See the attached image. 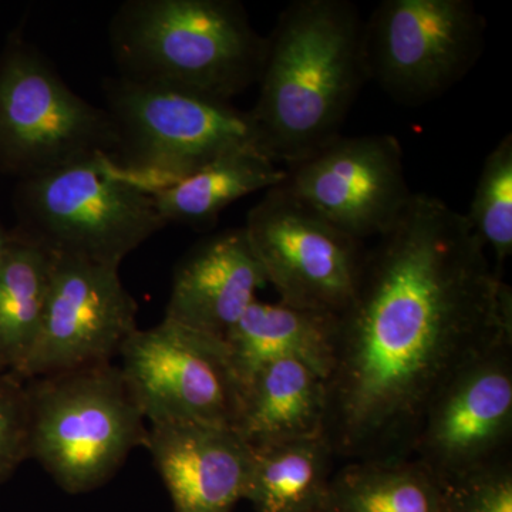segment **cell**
<instances>
[{
    "mask_svg": "<svg viewBox=\"0 0 512 512\" xmlns=\"http://www.w3.org/2000/svg\"><path fill=\"white\" fill-rule=\"evenodd\" d=\"M101 87L114 130L110 161L150 191L228 154L266 156L251 113L231 101L120 76Z\"/></svg>",
    "mask_w": 512,
    "mask_h": 512,
    "instance_id": "cell-4",
    "label": "cell"
},
{
    "mask_svg": "<svg viewBox=\"0 0 512 512\" xmlns=\"http://www.w3.org/2000/svg\"><path fill=\"white\" fill-rule=\"evenodd\" d=\"M485 32L470 0H383L365 20L367 80L402 106H423L474 69Z\"/></svg>",
    "mask_w": 512,
    "mask_h": 512,
    "instance_id": "cell-8",
    "label": "cell"
},
{
    "mask_svg": "<svg viewBox=\"0 0 512 512\" xmlns=\"http://www.w3.org/2000/svg\"><path fill=\"white\" fill-rule=\"evenodd\" d=\"M466 215L498 269L512 255V134L498 141L484 160Z\"/></svg>",
    "mask_w": 512,
    "mask_h": 512,
    "instance_id": "cell-22",
    "label": "cell"
},
{
    "mask_svg": "<svg viewBox=\"0 0 512 512\" xmlns=\"http://www.w3.org/2000/svg\"><path fill=\"white\" fill-rule=\"evenodd\" d=\"M244 500L255 512H320L335 463L325 434L251 448Z\"/></svg>",
    "mask_w": 512,
    "mask_h": 512,
    "instance_id": "cell-19",
    "label": "cell"
},
{
    "mask_svg": "<svg viewBox=\"0 0 512 512\" xmlns=\"http://www.w3.org/2000/svg\"><path fill=\"white\" fill-rule=\"evenodd\" d=\"M114 130L103 107L70 89L22 37L0 57V170L20 180L109 157Z\"/></svg>",
    "mask_w": 512,
    "mask_h": 512,
    "instance_id": "cell-7",
    "label": "cell"
},
{
    "mask_svg": "<svg viewBox=\"0 0 512 512\" xmlns=\"http://www.w3.org/2000/svg\"><path fill=\"white\" fill-rule=\"evenodd\" d=\"M335 323L336 316L256 299L224 338L241 392L262 367L282 359L301 360L328 379Z\"/></svg>",
    "mask_w": 512,
    "mask_h": 512,
    "instance_id": "cell-16",
    "label": "cell"
},
{
    "mask_svg": "<svg viewBox=\"0 0 512 512\" xmlns=\"http://www.w3.org/2000/svg\"><path fill=\"white\" fill-rule=\"evenodd\" d=\"M30 458V412L26 380L0 376V483Z\"/></svg>",
    "mask_w": 512,
    "mask_h": 512,
    "instance_id": "cell-24",
    "label": "cell"
},
{
    "mask_svg": "<svg viewBox=\"0 0 512 512\" xmlns=\"http://www.w3.org/2000/svg\"><path fill=\"white\" fill-rule=\"evenodd\" d=\"M326 380L301 360L262 367L245 387L235 433L251 448L325 434Z\"/></svg>",
    "mask_w": 512,
    "mask_h": 512,
    "instance_id": "cell-17",
    "label": "cell"
},
{
    "mask_svg": "<svg viewBox=\"0 0 512 512\" xmlns=\"http://www.w3.org/2000/svg\"><path fill=\"white\" fill-rule=\"evenodd\" d=\"M109 42L117 76L224 101L258 83L266 55L237 0H127Z\"/></svg>",
    "mask_w": 512,
    "mask_h": 512,
    "instance_id": "cell-3",
    "label": "cell"
},
{
    "mask_svg": "<svg viewBox=\"0 0 512 512\" xmlns=\"http://www.w3.org/2000/svg\"><path fill=\"white\" fill-rule=\"evenodd\" d=\"M285 168L288 190L357 241L386 234L414 194L392 134L340 136Z\"/></svg>",
    "mask_w": 512,
    "mask_h": 512,
    "instance_id": "cell-12",
    "label": "cell"
},
{
    "mask_svg": "<svg viewBox=\"0 0 512 512\" xmlns=\"http://www.w3.org/2000/svg\"><path fill=\"white\" fill-rule=\"evenodd\" d=\"M30 458L69 494L97 490L144 447L148 424L119 366L26 380Z\"/></svg>",
    "mask_w": 512,
    "mask_h": 512,
    "instance_id": "cell-5",
    "label": "cell"
},
{
    "mask_svg": "<svg viewBox=\"0 0 512 512\" xmlns=\"http://www.w3.org/2000/svg\"><path fill=\"white\" fill-rule=\"evenodd\" d=\"M121 375L148 426L201 423L234 427L241 387L224 340L163 319L121 346Z\"/></svg>",
    "mask_w": 512,
    "mask_h": 512,
    "instance_id": "cell-10",
    "label": "cell"
},
{
    "mask_svg": "<svg viewBox=\"0 0 512 512\" xmlns=\"http://www.w3.org/2000/svg\"><path fill=\"white\" fill-rule=\"evenodd\" d=\"M55 254L20 234H10L0 265V355L16 373L28 356L45 313Z\"/></svg>",
    "mask_w": 512,
    "mask_h": 512,
    "instance_id": "cell-21",
    "label": "cell"
},
{
    "mask_svg": "<svg viewBox=\"0 0 512 512\" xmlns=\"http://www.w3.org/2000/svg\"><path fill=\"white\" fill-rule=\"evenodd\" d=\"M447 512H512L511 458L443 483Z\"/></svg>",
    "mask_w": 512,
    "mask_h": 512,
    "instance_id": "cell-23",
    "label": "cell"
},
{
    "mask_svg": "<svg viewBox=\"0 0 512 512\" xmlns=\"http://www.w3.org/2000/svg\"><path fill=\"white\" fill-rule=\"evenodd\" d=\"M365 20L348 0H295L271 35L249 110L266 156L291 165L342 136L367 82Z\"/></svg>",
    "mask_w": 512,
    "mask_h": 512,
    "instance_id": "cell-2",
    "label": "cell"
},
{
    "mask_svg": "<svg viewBox=\"0 0 512 512\" xmlns=\"http://www.w3.org/2000/svg\"><path fill=\"white\" fill-rule=\"evenodd\" d=\"M512 343L461 369L430 403L412 457L441 483L511 458Z\"/></svg>",
    "mask_w": 512,
    "mask_h": 512,
    "instance_id": "cell-13",
    "label": "cell"
},
{
    "mask_svg": "<svg viewBox=\"0 0 512 512\" xmlns=\"http://www.w3.org/2000/svg\"><path fill=\"white\" fill-rule=\"evenodd\" d=\"M244 229L282 303L330 316L348 308L365 265L362 241L299 200L285 183L265 191Z\"/></svg>",
    "mask_w": 512,
    "mask_h": 512,
    "instance_id": "cell-9",
    "label": "cell"
},
{
    "mask_svg": "<svg viewBox=\"0 0 512 512\" xmlns=\"http://www.w3.org/2000/svg\"><path fill=\"white\" fill-rule=\"evenodd\" d=\"M20 234L52 254L120 266L165 225L153 192L94 158L20 180Z\"/></svg>",
    "mask_w": 512,
    "mask_h": 512,
    "instance_id": "cell-6",
    "label": "cell"
},
{
    "mask_svg": "<svg viewBox=\"0 0 512 512\" xmlns=\"http://www.w3.org/2000/svg\"><path fill=\"white\" fill-rule=\"evenodd\" d=\"M10 242V234L3 229L0 225V265H2L3 259H5L6 252H8Z\"/></svg>",
    "mask_w": 512,
    "mask_h": 512,
    "instance_id": "cell-25",
    "label": "cell"
},
{
    "mask_svg": "<svg viewBox=\"0 0 512 512\" xmlns=\"http://www.w3.org/2000/svg\"><path fill=\"white\" fill-rule=\"evenodd\" d=\"M320 512H447L443 483L416 458L348 461Z\"/></svg>",
    "mask_w": 512,
    "mask_h": 512,
    "instance_id": "cell-20",
    "label": "cell"
},
{
    "mask_svg": "<svg viewBox=\"0 0 512 512\" xmlns=\"http://www.w3.org/2000/svg\"><path fill=\"white\" fill-rule=\"evenodd\" d=\"M10 372L8 365H6L5 359L0 355V376L5 375V373Z\"/></svg>",
    "mask_w": 512,
    "mask_h": 512,
    "instance_id": "cell-26",
    "label": "cell"
},
{
    "mask_svg": "<svg viewBox=\"0 0 512 512\" xmlns=\"http://www.w3.org/2000/svg\"><path fill=\"white\" fill-rule=\"evenodd\" d=\"M174 512H234L244 500L252 450L232 427L148 426L146 444Z\"/></svg>",
    "mask_w": 512,
    "mask_h": 512,
    "instance_id": "cell-14",
    "label": "cell"
},
{
    "mask_svg": "<svg viewBox=\"0 0 512 512\" xmlns=\"http://www.w3.org/2000/svg\"><path fill=\"white\" fill-rule=\"evenodd\" d=\"M512 343V292L466 215L412 200L366 252L336 316L325 436L346 461L412 457L430 403L468 363Z\"/></svg>",
    "mask_w": 512,
    "mask_h": 512,
    "instance_id": "cell-1",
    "label": "cell"
},
{
    "mask_svg": "<svg viewBox=\"0 0 512 512\" xmlns=\"http://www.w3.org/2000/svg\"><path fill=\"white\" fill-rule=\"evenodd\" d=\"M268 285L244 227L202 239L175 266L164 319L224 340Z\"/></svg>",
    "mask_w": 512,
    "mask_h": 512,
    "instance_id": "cell-15",
    "label": "cell"
},
{
    "mask_svg": "<svg viewBox=\"0 0 512 512\" xmlns=\"http://www.w3.org/2000/svg\"><path fill=\"white\" fill-rule=\"evenodd\" d=\"M120 266L55 255L39 333L20 379L59 375L106 365L138 329L136 299L120 278Z\"/></svg>",
    "mask_w": 512,
    "mask_h": 512,
    "instance_id": "cell-11",
    "label": "cell"
},
{
    "mask_svg": "<svg viewBox=\"0 0 512 512\" xmlns=\"http://www.w3.org/2000/svg\"><path fill=\"white\" fill-rule=\"evenodd\" d=\"M286 168L255 150L228 154L183 180L153 190L165 225L210 227L221 212L258 191L285 183Z\"/></svg>",
    "mask_w": 512,
    "mask_h": 512,
    "instance_id": "cell-18",
    "label": "cell"
}]
</instances>
